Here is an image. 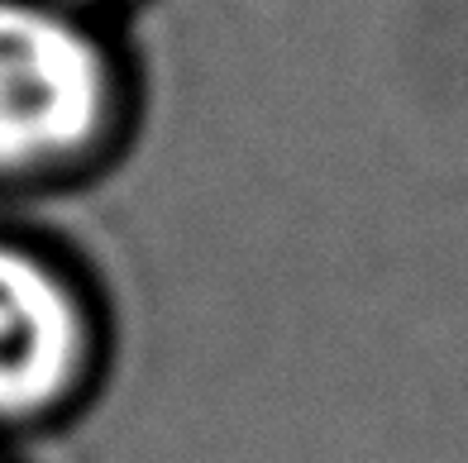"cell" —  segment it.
Wrapping results in <instances>:
<instances>
[{"label": "cell", "instance_id": "obj_1", "mask_svg": "<svg viewBox=\"0 0 468 463\" xmlns=\"http://www.w3.org/2000/svg\"><path fill=\"white\" fill-rule=\"evenodd\" d=\"M115 48L62 0H0V177L58 173L120 134Z\"/></svg>", "mask_w": 468, "mask_h": 463}, {"label": "cell", "instance_id": "obj_2", "mask_svg": "<svg viewBox=\"0 0 468 463\" xmlns=\"http://www.w3.org/2000/svg\"><path fill=\"white\" fill-rule=\"evenodd\" d=\"M96 325L62 268L0 239V420L68 402L91 368Z\"/></svg>", "mask_w": 468, "mask_h": 463}, {"label": "cell", "instance_id": "obj_3", "mask_svg": "<svg viewBox=\"0 0 468 463\" xmlns=\"http://www.w3.org/2000/svg\"><path fill=\"white\" fill-rule=\"evenodd\" d=\"M62 5H96V0H62Z\"/></svg>", "mask_w": 468, "mask_h": 463}]
</instances>
